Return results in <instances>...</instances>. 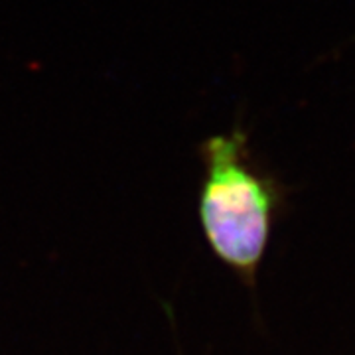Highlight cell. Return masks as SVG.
Listing matches in <instances>:
<instances>
[{
    "label": "cell",
    "instance_id": "6da1fadb",
    "mask_svg": "<svg viewBox=\"0 0 355 355\" xmlns=\"http://www.w3.org/2000/svg\"><path fill=\"white\" fill-rule=\"evenodd\" d=\"M200 156L198 219L203 237L223 265L253 282L279 205L277 184L253 164L247 135L239 127L203 140Z\"/></svg>",
    "mask_w": 355,
    "mask_h": 355
}]
</instances>
